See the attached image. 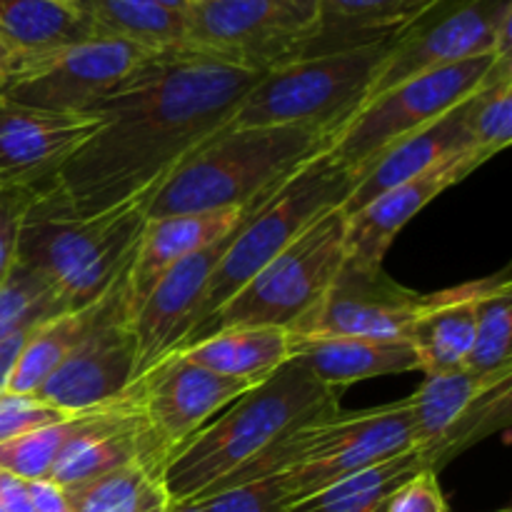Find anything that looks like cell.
Masks as SVG:
<instances>
[{
  "instance_id": "cell-28",
  "label": "cell",
  "mask_w": 512,
  "mask_h": 512,
  "mask_svg": "<svg viewBox=\"0 0 512 512\" xmlns=\"http://www.w3.org/2000/svg\"><path fill=\"white\" fill-rule=\"evenodd\" d=\"M98 38H118L150 50L183 48L185 15L158 0H78Z\"/></svg>"
},
{
  "instance_id": "cell-18",
  "label": "cell",
  "mask_w": 512,
  "mask_h": 512,
  "mask_svg": "<svg viewBox=\"0 0 512 512\" xmlns=\"http://www.w3.org/2000/svg\"><path fill=\"white\" fill-rule=\"evenodd\" d=\"M100 125V115L40 113L0 98V188L53 178Z\"/></svg>"
},
{
  "instance_id": "cell-19",
  "label": "cell",
  "mask_w": 512,
  "mask_h": 512,
  "mask_svg": "<svg viewBox=\"0 0 512 512\" xmlns=\"http://www.w3.org/2000/svg\"><path fill=\"white\" fill-rule=\"evenodd\" d=\"M480 165L483 160L475 155V150L453 155L418 178L373 198L358 213L345 215V258L360 265H383L395 235L443 190L468 178Z\"/></svg>"
},
{
  "instance_id": "cell-2",
  "label": "cell",
  "mask_w": 512,
  "mask_h": 512,
  "mask_svg": "<svg viewBox=\"0 0 512 512\" xmlns=\"http://www.w3.org/2000/svg\"><path fill=\"white\" fill-rule=\"evenodd\" d=\"M338 395L290 358L268 380L245 390L170 458L163 475L170 503L203 498L300 425L338 413Z\"/></svg>"
},
{
  "instance_id": "cell-34",
  "label": "cell",
  "mask_w": 512,
  "mask_h": 512,
  "mask_svg": "<svg viewBox=\"0 0 512 512\" xmlns=\"http://www.w3.org/2000/svg\"><path fill=\"white\" fill-rule=\"evenodd\" d=\"M80 415L83 413H73L0 445V470L20 480H48L60 450L78 428Z\"/></svg>"
},
{
  "instance_id": "cell-41",
  "label": "cell",
  "mask_w": 512,
  "mask_h": 512,
  "mask_svg": "<svg viewBox=\"0 0 512 512\" xmlns=\"http://www.w3.org/2000/svg\"><path fill=\"white\" fill-rule=\"evenodd\" d=\"M28 333H15L0 340V395L8 393L10 375H13V368L15 363H18V355L20 350H23V343L25 338H28Z\"/></svg>"
},
{
  "instance_id": "cell-3",
  "label": "cell",
  "mask_w": 512,
  "mask_h": 512,
  "mask_svg": "<svg viewBox=\"0 0 512 512\" xmlns=\"http://www.w3.org/2000/svg\"><path fill=\"white\" fill-rule=\"evenodd\" d=\"M335 133L300 125H225L153 195L148 218L248 208L328 153Z\"/></svg>"
},
{
  "instance_id": "cell-42",
  "label": "cell",
  "mask_w": 512,
  "mask_h": 512,
  "mask_svg": "<svg viewBox=\"0 0 512 512\" xmlns=\"http://www.w3.org/2000/svg\"><path fill=\"white\" fill-rule=\"evenodd\" d=\"M15 63H18V55H15V50L10 48L3 38H0V90L5 88V83H8L10 75H13Z\"/></svg>"
},
{
  "instance_id": "cell-10",
  "label": "cell",
  "mask_w": 512,
  "mask_h": 512,
  "mask_svg": "<svg viewBox=\"0 0 512 512\" xmlns=\"http://www.w3.org/2000/svg\"><path fill=\"white\" fill-rule=\"evenodd\" d=\"M160 50L118 38H90L50 53L18 58L0 98L55 115H95Z\"/></svg>"
},
{
  "instance_id": "cell-32",
  "label": "cell",
  "mask_w": 512,
  "mask_h": 512,
  "mask_svg": "<svg viewBox=\"0 0 512 512\" xmlns=\"http://www.w3.org/2000/svg\"><path fill=\"white\" fill-rule=\"evenodd\" d=\"M58 290L38 270L15 260L13 270L0 280V340L28 333L35 325L63 315Z\"/></svg>"
},
{
  "instance_id": "cell-13",
  "label": "cell",
  "mask_w": 512,
  "mask_h": 512,
  "mask_svg": "<svg viewBox=\"0 0 512 512\" xmlns=\"http://www.w3.org/2000/svg\"><path fill=\"white\" fill-rule=\"evenodd\" d=\"M488 53L512 58V0H440L393 40L368 100L413 75Z\"/></svg>"
},
{
  "instance_id": "cell-47",
  "label": "cell",
  "mask_w": 512,
  "mask_h": 512,
  "mask_svg": "<svg viewBox=\"0 0 512 512\" xmlns=\"http://www.w3.org/2000/svg\"><path fill=\"white\" fill-rule=\"evenodd\" d=\"M0 512H8V510H5V508H3V505H0Z\"/></svg>"
},
{
  "instance_id": "cell-35",
  "label": "cell",
  "mask_w": 512,
  "mask_h": 512,
  "mask_svg": "<svg viewBox=\"0 0 512 512\" xmlns=\"http://www.w3.org/2000/svg\"><path fill=\"white\" fill-rule=\"evenodd\" d=\"M193 503L203 505L205 512H285L290 508L288 490L280 475L230 485Z\"/></svg>"
},
{
  "instance_id": "cell-23",
  "label": "cell",
  "mask_w": 512,
  "mask_h": 512,
  "mask_svg": "<svg viewBox=\"0 0 512 512\" xmlns=\"http://www.w3.org/2000/svg\"><path fill=\"white\" fill-rule=\"evenodd\" d=\"M490 283L493 278L425 295L405 335L418 355L420 373L438 375L465 368L473 348L478 303Z\"/></svg>"
},
{
  "instance_id": "cell-24",
  "label": "cell",
  "mask_w": 512,
  "mask_h": 512,
  "mask_svg": "<svg viewBox=\"0 0 512 512\" xmlns=\"http://www.w3.org/2000/svg\"><path fill=\"white\" fill-rule=\"evenodd\" d=\"M178 353L210 373L258 385L290 360V335L273 325H230L183 345Z\"/></svg>"
},
{
  "instance_id": "cell-25",
  "label": "cell",
  "mask_w": 512,
  "mask_h": 512,
  "mask_svg": "<svg viewBox=\"0 0 512 512\" xmlns=\"http://www.w3.org/2000/svg\"><path fill=\"white\" fill-rule=\"evenodd\" d=\"M435 3L440 0H320V28L305 55L393 38Z\"/></svg>"
},
{
  "instance_id": "cell-11",
  "label": "cell",
  "mask_w": 512,
  "mask_h": 512,
  "mask_svg": "<svg viewBox=\"0 0 512 512\" xmlns=\"http://www.w3.org/2000/svg\"><path fill=\"white\" fill-rule=\"evenodd\" d=\"M498 60L493 53L478 55L393 85L360 108V113L335 135L328 153L358 175L385 145L425 128L478 93Z\"/></svg>"
},
{
  "instance_id": "cell-33",
  "label": "cell",
  "mask_w": 512,
  "mask_h": 512,
  "mask_svg": "<svg viewBox=\"0 0 512 512\" xmlns=\"http://www.w3.org/2000/svg\"><path fill=\"white\" fill-rule=\"evenodd\" d=\"M470 135L480 160L503 153L512 140V58H500L483 88L470 98Z\"/></svg>"
},
{
  "instance_id": "cell-4",
  "label": "cell",
  "mask_w": 512,
  "mask_h": 512,
  "mask_svg": "<svg viewBox=\"0 0 512 512\" xmlns=\"http://www.w3.org/2000/svg\"><path fill=\"white\" fill-rule=\"evenodd\" d=\"M150 203L78 218L40 185L23 220L18 263L38 270L58 290L65 313L88 310L108 298L128 275Z\"/></svg>"
},
{
  "instance_id": "cell-31",
  "label": "cell",
  "mask_w": 512,
  "mask_h": 512,
  "mask_svg": "<svg viewBox=\"0 0 512 512\" xmlns=\"http://www.w3.org/2000/svg\"><path fill=\"white\" fill-rule=\"evenodd\" d=\"M465 370L478 375L512 373V283L508 273L495 275L480 298Z\"/></svg>"
},
{
  "instance_id": "cell-49",
  "label": "cell",
  "mask_w": 512,
  "mask_h": 512,
  "mask_svg": "<svg viewBox=\"0 0 512 512\" xmlns=\"http://www.w3.org/2000/svg\"><path fill=\"white\" fill-rule=\"evenodd\" d=\"M165 512H170V508H168V510H165Z\"/></svg>"
},
{
  "instance_id": "cell-46",
  "label": "cell",
  "mask_w": 512,
  "mask_h": 512,
  "mask_svg": "<svg viewBox=\"0 0 512 512\" xmlns=\"http://www.w3.org/2000/svg\"><path fill=\"white\" fill-rule=\"evenodd\" d=\"M193 3H205V0H193Z\"/></svg>"
},
{
  "instance_id": "cell-36",
  "label": "cell",
  "mask_w": 512,
  "mask_h": 512,
  "mask_svg": "<svg viewBox=\"0 0 512 512\" xmlns=\"http://www.w3.org/2000/svg\"><path fill=\"white\" fill-rule=\"evenodd\" d=\"M40 185H3L0 188V280L13 270L18 260L20 230L30 205L40 193Z\"/></svg>"
},
{
  "instance_id": "cell-26",
  "label": "cell",
  "mask_w": 512,
  "mask_h": 512,
  "mask_svg": "<svg viewBox=\"0 0 512 512\" xmlns=\"http://www.w3.org/2000/svg\"><path fill=\"white\" fill-rule=\"evenodd\" d=\"M0 38L18 58H33L98 35L78 5L55 0H0Z\"/></svg>"
},
{
  "instance_id": "cell-37",
  "label": "cell",
  "mask_w": 512,
  "mask_h": 512,
  "mask_svg": "<svg viewBox=\"0 0 512 512\" xmlns=\"http://www.w3.org/2000/svg\"><path fill=\"white\" fill-rule=\"evenodd\" d=\"M73 413H63L55 405L35 398V395L3 393L0 395V445L20 438L25 433L53 425Z\"/></svg>"
},
{
  "instance_id": "cell-7",
  "label": "cell",
  "mask_w": 512,
  "mask_h": 512,
  "mask_svg": "<svg viewBox=\"0 0 512 512\" xmlns=\"http://www.w3.org/2000/svg\"><path fill=\"white\" fill-rule=\"evenodd\" d=\"M353 183L355 175L333 155L323 153L290 175L278 190L250 205L235 230L233 243L228 245L218 268L210 275L195 330L203 328L258 270H263L280 250L288 248L308 225H313L328 210L340 208Z\"/></svg>"
},
{
  "instance_id": "cell-6",
  "label": "cell",
  "mask_w": 512,
  "mask_h": 512,
  "mask_svg": "<svg viewBox=\"0 0 512 512\" xmlns=\"http://www.w3.org/2000/svg\"><path fill=\"white\" fill-rule=\"evenodd\" d=\"M393 38L330 53L305 55L258 78L228 125H300L338 135L370 98Z\"/></svg>"
},
{
  "instance_id": "cell-5",
  "label": "cell",
  "mask_w": 512,
  "mask_h": 512,
  "mask_svg": "<svg viewBox=\"0 0 512 512\" xmlns=\"http://www.w3.org/2000/svg\"><path fill=\"white\" fill-rule=\"evenodd\" d=\"M410 448H413V425H410L408 398L358 413L338 410L328 418L300 425L280 443L265 450L258 460L245 465L205 495L248 480L280 475L293 505L328 488L335 480L395 458Z\"/></svg>"
},
{
  "instance_id": "cell-21",
  "label": "cell",
  "mask_w": 512,
  "mask_h": 512,
  "mask_svg": "<svg viewBox=\"0 0 512 512\" xmlns=\"http://www.w3.org/2000/svg\"><path fill=\"white\" fill-rule=\"evenodd\" d=\"M248 208L165 215V218L145 220V228L140 233V243L135 248L133 263H130L128 275H125L130 318L138 313V308L145 303V298L155 288V283L173 265H178L183 258L203 250L205 245L233 233L240 220H243V215L248 213Z\"/></svg>"
},
{
  "instance_id": "cell-45",
  "label": "cell",
  "mask_w": 512,
  "mask_h": 512,
  "mask_svg": "<svg viewBox=\"0 0 512 512\" xmlns=\"http://www.w3.org/2000/svg\"><path fill=\"white\" fill-rule=\"evenodd\" d=\"M55 3H65V5H78V0H55Z\"/></svg>"
},
{
  "instance_id": "cell-12",
  "label": "cell",
  "mask_w": 512,
  "mask_h": 512,
  "mask_svg": "<svg viewBox=\"0 0 512 512\" xmlns=\"http://www.w3.org/2000/svg\"><path fill=\"white\" fill-rule=\"evenodd\" d=\"M413 450L430 473H440L480 440L500 433L512 418V373L478 375L450 370L428 375L408 398Z\"/></svg>"
},
{
  "instance_id": "cell-44",
  "label": "cell",
  "mask_w": 512,
  "mask_h": 512,
  "mask_svg": "<svg viewBox=\"0 0 512 512\" xmlns=\"http://www.w3.org/2000/svg\"><path fill=\"white\" fill-rule=\"evenodd\" d=\"M170 512H205L200 503H170Z\"/></svg>"
},
{
  "instance_id": "cell-20",
  "label": "cell",
  "mask_w": 512,
  "mask_h": 512,
  "mask_svg": "<svg viewBox=\"0 0 512 512\" xmlns=\"http://www.w3.org/2000/svg\"><path fill=\"white\" fill-rule=\"evenodd\" d=\"M473 98V95H470ZM470 98L455 105L450 113L440 115L438 120L428 123L415 133L403 135L385 145L358 175L350 188L348 198L343 200L340 210L345 215L358 213L378 195L418 178L433 165L453 158V155L473 150V135H470Z\"/></svg>"
},
{
  "instance_id": "cell-30",
  "label": "cell",
  "mask_w": 512,
  "mask_h": 512,
  "mask_svg": "<svg viewBox=\"0 0 512 512\" xmlns=\"http://www.w3.org/2000/svg\"><path fill=\"white\" fill-rule=\"evenodd\" d=\"M163 475L155 465L130 463L65 493L73 512H165L170 495Z\"/></svg>"
},
{
  "instance_id": "cell-15",
  "label": "cell",
  "mask_w": 512,
  "mask_h": 512,
  "mask_svg": "<svg viewBox=\"0 0 512 512\" xmlns=\"http://www.w3.org/2000/svg\"><path fill=\"white\" fill-rule=\"evenodd\" d=\"M138 378V340L125 280L100 303L95 323L35 398L63 413H85L120 398Z\"/></svg>"
},
{
  "instance_id": "cell-48",
  "label": "cell",
  "mask_w": 512,
  "mask_h": 512,
  "mask_svg": "<svg viewBox=\"0 0 512 512\" xmlns=\"http://www.w3.org/2000/svg\"><path fill=\"white\" fill-rule=\"evenodd\" d=\"M498 512H510V510H498Z\"/></svg>"
},
{
  "instance_id": "cell-27",
  "label": "cell",
  "mask_w": 512,
  "mask_h": 512,
  "mask_svg": "<svg viewBox=\"0 0 512 512\" xmlns=\"http://www.w3.org/2000/svg\"><path fill=\"white\" fill-rule=\"evenodd\" d=\"M425 470L428 465L410 448L395 458L335 480L328 488L293 503L285 512H385L390 498Z\"/></svg>"
},
{
  "instance_id": "cell-14",
  "label": "cell",
  "mask_w": 512,
  "mask_h": 512,
  "mask_svg": "<svg viewBox=\"0 0 512 512\" xmlns=\"http://www.w3.org/2000/svg\"><path fill=\"white\" fill-rule=\"evenodd\" d=\"M150 458L168 468L170 458L253 385L223 378L190 363L178 350L165 355L133 383Z\"/></svg>"
},
{
  "instance_id": "cell-9",
  "label": "cell",
  "mask_w": 512,
  "mask_h": 512,
  "mask_svg": "<svg viewBox=\"0 0 512 512\" xmlns=\"http://www.w3.org/2000/svg\"><path fill=\"white\" fill-rule=\"evenodd\" d=\"M320 28V0H205L185 13L183 48L240 68L303 58Z\"/></svg>"
},
{
  "instance_id": "cell-22",
  "label": "cell",
  "mask_w": 512,
  "mask_h": 512,
  "mask_svg": "<svg viewBox=\"0 0 512 512\" xmlns=\"http://www.w3.org/2000/svg\"><path fill=\"white\" fill-rule=\"evenodd\" d=\"M290 358L335 393L370 378L420 370L418 355L408 340L290 335Z\"/></svg>"
},
{
  "instance_id": "cell-39",
  "label": "cell",
  "mask_w": 512,
  "mask_h": 512,
  "mask_svg": "<svg viewBox=\"0 0 512 512\" xmlns=\"http://www.w3.org/2000/svg\"><path fill=\"white\" fill-rule=\"evenodd\" d=\"M28 490L35 512H73L68 493L53 480H28Z\"/></svg>"
},
{
  "instance_id": "cell-38",
  "label": "cell",
  "mask_w": 512,
  "mask_h": 512,
  "mask_svg": "<svg viewBox=\"0 0 512 512\" xmlns=\"http://www.w3.org/2000/svg\"><path fill=\"white\" fill-rule=\"evenodd\" d=\"M385 512H448V503H445V495L438 483V473L425 470V473L408 480L390 498Z\"/></svg>"
},
{
  "instance_id": "cell-43",
  "label": "cell",
  "mask_w": 512,
  "mask_h": 512,
  "mask_svg": "<svg viewBox=\"0 0 512 512\" xmlns=\"http://www.w3.org/2000/svg\"><path fill=\"white\" fill-rule=\"evenodd\" d=\"M160 5H165V8L175 10V13H188V8L193 5V0H158Z\"/></svg>"
},
{
  "instance_id": "cell-1",
  "label": "cell",
  "mask_w": 512,
  "mask_h": 512,
  "mask_svg": "<svg viewBox=\"0 0 512 512\" xmlns=\"http://www.w3.org/2000/svg\"><path fill=\"white\" fill-rule=\"evenodd\" d=\"M260 75L193 50H160L95 110L103 125L48 178L50 193L78 218L150 203L230 123Z\"/></svg>"
},
{
  "instance_id": "cell-17",
  "label": "cell",
  "mask_w": 512,
  "mask_h": 512,
  "mask_svg": "<svg viewBox=\"0 0 512 512\" xmlns=\"http://www.w3.org/2000/svg\"><path fill=\"white\" fill-rule=\"evenodd\" d=\"M235 230L173 265L133 315V330L138 340V378L165 355L175 353L195 330L210 275L215 273L220 258L233 243Z\"/></svg>"
},
{
  "instance_id": "cell-40",
  "label": "cell",
  "mask_w": 512,
  "mask_h": 512,
  "mask_svg": "<svg viewBox=\"0 0 512 512\" xmlns=\"http://www.w3.org/2000/svg\"><path fill=\"white\" fill-rule=\"evenodd\" d=\"M0 505L8 512H35L33 500H30L28 480H20L0 470Z\"/></svg>"
},
{
  "instance_id": "cell-8",
  "label": "cell",
  "mask_w": 512,
  "mask_h": 512,
  "mask_svg": "<svg viewBox=\"0 0 512 512\" xmlns=\"http://www.w3.org/2000/svg\"><path fill=\"white\" fill-rule=\"evenodd\" d=\"M345 223L348 218L340 208L320 215L183 345L230 325H273L293 330V325L323 298L343 265Z\"/></svg>"
},
{
  "instance_id": "cell-16",
  "label": "cell",
  "mask_w": 512,
  "mask_h": 512,
  "mask_svg": "<svg viewBox=\"0 0 512 512\" xmlns=\"http://www.w3.org/2000/svg\"><path fill=\"white\" fill-rule=\"evenodd\" d=\"M423 300V293L395 283L383 265L345 258L323 298L288 333L405 340Z\"/></svg>"
},
{
  "instance_id": "cell-29",
  "label": "cell",
  "mask_w": 512,
  "mask_h": 512,
  "mask_svg": "<svg viewBox=\"0 0 512 512\" xmlns=\"http://www.w3.org/2000/svg\"><path fill=\"white\" fill-rule=\"evenodd\" d=\"M105 300V298H103ZM100 300V303H103ZM100 303L88 310H75V313L55 315L45 323L35 325L25 338L23 350L18 355L13 375H10L8 393L35 395L40 385L65 363L70 353L78 348L80 340L95 323Z\"/></svg>"
}]
</instances>
